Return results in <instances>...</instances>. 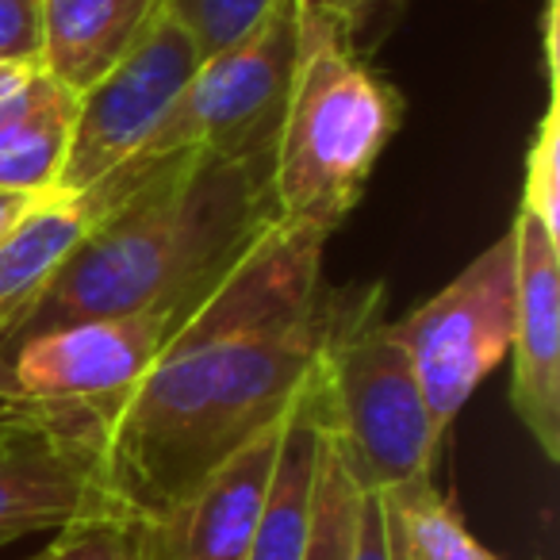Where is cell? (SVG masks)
Segmentation results:
<instances>
[{"mask_svg": "<svg viewBox=\"0 0 560 560\" xmlns=\"http://www.w3.org/2000/svg\"><path fill=\"white\" fill-rule=\"evenodd\" d=\"M327 234L272 223L162 346L101 427V468L127 518H158L280 422L327 335Z\"/></svg>", "mask_w": 560, "mask_h": 560, "instance_id": "cell-1", "label": "cell"}, {"mask_svg": "<svg viewBox=\"0 0 560 560\" xmlns=\"http://www.w3.org/2000/svg\"><path fill=\"white\" fill-rule=\"evenodd\" d=\"M272 223V154L165 158L96 211L0 350L81 319L135 312L188 319Z\"/></svg>", "mask_w": 560, "mask_h": 560, "instance_id": "cell-2", "label": "cell"}, {"mask_svg": "<svg viewBox=\"0 0 560 560\" xmlns=\"http://www.w3.org/2000/svg\"><path fill=\"white\" fill-rule=\"evenodd\" d=\"M404 124V96L350 50V35L296 16V73L272 150L277 219L335 234Z\"/></svg>", "mask_w": 560, "mask_h": 560, "instance_id": "cell-3", "label": "cell"}, {"mask_svg": "<svg viewBox=\"0 0 560 560\" xmlns=\"http://www.w3.org/2000/svg\"><path fill=\"white\" fill-rule=\"evenodd\" d=\"M319 392L330 445L358 491L392 495L434 483L445 434L430 419L404 330L388 319L384 284L330 292Z\"/></svg>", "mask_w": 560, "mask_h": 560, "instance_id": "cell-4", "label": "cell"}, {"mask_svg": "<svg viewBox=\"0 0 560 560\" xmlns=\"http://www.w3.org/2000/svg\"><path fill=\"white\" fill-rule=\"evenodd\" d=\"M296 73V4L277 0V9L238 47L200 62L196 78L162 119L150 142L112 173L101 188L81 196L89 215L158 162L177 154L196 158H254L277 150L280 119Z\"/></svg>", "mask_w": 560, "mask_h": 560, "instance_id": "cell-5", "label": "cell"}, {"mask_svg": "<svg viewBox=\"0 0 560 560\" xmlns=\"http://www.w3.org/2000/svg\"><path fill=\"white\" fill-rule=\"evenodd\" d=\"M514 319H518V261H514L511 231L476 254L419 312L399 319L430 419L442 434L511 353Z\"/></svg>", "mask_w": 560, "mask_h": 560, "instance_id": "cell-6", "label": "cell"}, {"mask_svg": "<svg viewBox=\"0 0 560 560\" xmlns=\"http://www.w3.org/2000/svg\"><path fill=\"white\" fill-rule=\"evenodd\" d=\"M180 323L173 312H135L32 335L0 350V399L89 415L104 427Z\"/></svg>", "mask_w": 560, "mask_h": 560, "instance_id": "cell-7", "label": "cell"}, {"mask_svg": "<svg viewBox=\"0 0 560 560\" xmlns=\"http://www.w3.org/2000/svg\"><path fill=\"white\" fill-rule=\"evenodd\" d=\"M200 62L203 58L196 55L188 35L165 12H158L142 39L96 85L78 93L70 147L55 192L89 196L112 173L124 170L162 127Z\"/></svg>", "mask_w": 560, "mask_h": 560, "instance_id": "cell-8", "label": "cell"}, {"mask_svg": "<svg viewBox=\"0 0 560 560\" xmlns=\"http://www.w3.org/2000/svg\"><path fill=\"white\" fill-rule=\"evenodd\" d=\"M101 514H124L104 488L101 422L27 407L0 430V549Z\"/></svg>", "mask_w": 560, "mask_h": 560, "instance_id": "cell-9", "label": "cell"}, {"mask_svg": "<svg viewBox=\"0 0 560 560\" xmlns=\"http://www.w3.org/2000/svg\"><path fill=\"white\" fill-rule=\"evenodd\" d=\"M284 419L242 445L177 506L158 518H131L135 560H246L284 438Z\"/></svg>", "mask_w": 560, "mask_h": 560, "instance_id": "cell-10", "label": "cell"}, {"mask_svg": "<svg viewBox=\"0 0 560 560\" xmlns=\"http://www.w3.org/2000/svg\"><path fill=\"white\" fill-rule=\"evenodd\" d=\"M518 319L511 338V407L545 460H560V261L557 238L518 211Z\"/></svg>", "mask_w": 560, "mask_h": 560, "instance_id": "cell-11", "label": "cell"}, {"mask_svg": "<svg viewBox=\"0 0 560 560\" xmlns=\"http://www.w3.org/2000/svg\"><path fill=\"white\" fill-rule=\"evenodd\" d=\"M323 453H327V411H323L319 365H315L312 381L304 384L284 419V438H280L277 465H272L246 560H307Z\"/></svg>", "mask_w": 560, "mask_h": 560, "instance_id": "cell-12", "label": "cell"}, {"mask_svg": "<svg viewBox=\"0 0 560 560\" xmlns=\"http://www.w3.org/2000/svg\"><path fill=\"white\" fill-rule=\"evenodd\" d=\"M39 66L70 93H85L142 39L162 0H39Z\"/></svg>", "mask_w": 560, "mask_h": 560, "instance_id": "cell-13", "label": "cell"}, {"mask_svg": "<svg viewBox=\"0 0 560 560\" xmlns=\"http://www.w3.org/2000/svg\"><path fill=\"white\" fill-rule=\"evenodd\" d=\"M93 215L81 196H35L27 211L0 234V342L50 289V280L89 234Z\"/></svg>", "mask_w": 560, "mask_h": 560, "instance_id": "cell-14", "label": "cell"}, {"mask_svg": "<svg viewBox=\"0 0 560 560\" xmlns=\"http://www.w3.org/2000/svg\"><path fill=\"white\" fill-rule=\"evenodd\" d=\"M73 112H78V93L58 85L39 66L24 101L0 124V192H55L58 173H62L66 162V147H70Z\"/></svg>", "mask_w": 560, "mask_h": 560, "instance_id": "cell-15", "label": "cell"}, {"mask_svg": "<svg viewBox=\"0 0 560 560\" xmlns=\"http://www.w3.org/2000/svg\"><path fill=\"white\" fill-rule=\"evenodd\" d=\"M388 560H499L483 549L434 483L381 495Z\"/></svg>", "mask_w": 560, "mask_h": 560, "instance_id": "cell-16", "label": "cell"}, {"mask_svg": "<svg viewBox=\"0 0 560 560\" xmlns=\"http://www.w3.org/2000/svg\"><path fill=\"white\" fill-rule=\"evenodd\" d=\"M272 9L277 0H162V12L188 35L203 62L238 47Z\"/></svg>", "mask_w": 560, "mask_h": 560, "instance_id": "cell-17", "label": "cell"}, {"mask_svg": "<svg viewBox=\"0 0 560 560\" xmlns=\"http://www.w3.org/2000/svg\"><path fill=\"white\" fill-rule=\"evenodd\" d=\"M560 112H557V85L549 89L537 131L529 135L526 150V180H522V203L529 219L545 226L552 238H560Z\"/></svg>", "mask_w": 560, "mask_h": 560, "instance_id": "cell-18", "label": "cell"}, {"mask_svg": "<svg viewBox=\"0 0 560 560\" xmlns=\"http://www.w3.org/2000/svg\"><path fill=\"white\" fill-rule=\"evenodd\" d=\"M358 483L350 480L342 457L335 453L327 434V453H323L319 472V499H315V526L307 560H346L350 557L353 514H358Z\"/></svg>", "mask_w": 560, "mask_h": 560, "instance_id": "cell-19", "label": "cell"}, {"mask_svg": "<svg viewBox=\"0 0 560 560\" xmlns=\"http://www.w3.org/2000/svg\"><path fill=\"white\" fill-rule=\"evenodd\" d=\"M27 560H135V522L127 514H101L50 537L47 549Z\"/></svg>", "mask_w": 560, "mask_h": 560, "instance_id": "cell-20", "label": "cell"}, {"mask_svg": "<svg viewBox=\"0 0 560 560\" xmlns=\"http://www.w3.org/2000/svg\"><path fill=\"white\" fill-rule=\"evenodd\" d=\"M43 9L39 0H0V62L39 66Z\"/></svg>", "mask_w": 560, "mask_h": 560, "instance_id": "cell-21", "label": "cell"}, {"mask_svg": "<svg viewBox=\"0 0 560 560\" xmlns=\"http://www.w3.org/2000/svg\"><path fill=\"white\" fill-rule=\"evenodd\" d=\"M346 560H388V541H384V503L373 491L358 495V514H353L350 557Z\"/></svg>", "mask_w": 560, "mask_h": 560, "instance_id": "cell-22", "label": "cell"}, {"mask_svg": "<svg viewBox=\"0 0 560 560\" xmlns=\"http://www.w3.org/2000/svg\"><path fill=\"white\" fill-rule=\"evenodd\" d=\"M292 4H296L300 20H319V24L338 27L342 35H353L376 0H292Z\"/></svg>", "mask_w": 560, "mask_h": 560, "instance_id": "cell-23", "label": "cell"}, {"mask_svg": "<svg viewBox=\"0 0 560 560\" xmlns=\"http://www.w3.org/2000/svg\"><path fill=\"white\" fill-rule=\"evenodd\" d=\"M39 73V66H20V62H0V124L16 112V104L24 101L27 85Z\"/></svg>", "mask_w": 560, "mask_h": 560, "instance_id": "cell-24", "label": "cell"}, {"mask_svg": "<svg viewBox=\"0 0 560 560\" xmlns=\"http://www.w3.org/2000/svg\"><path fill=\"white\" fill-rule=\"evenodd\" d=\"M35 196H9V192H0V234L9 231L12 223H16L20 215L27 211V203H32Z\"/></svg>", "mask_w": 560, "mask_h": 560, "instance_id": "cell-25", "label": "cell"}, {"mask_svg": "<svg viewBox=\"0 0 560 560\" xmlns=\"http://www.w3.org/2000/svg\"><path fill=\"white\" fill-rule=\"evenodd\" d=\"M27 407L24 404H9V399H0V430L9 427V422H16L20 415H24Z\"/></svg>", "mask_w": 560, "mask_h": 560, "instance_id": "cell-26", "label": "cell"}, {"mask_svg": "<svg viewBox=\"0 0 560 560\" xmlns=\"http://www.w3.org/2000/svg\"><path fill=\"white\" fill-rule=\"evenodd\" d=\"M392 4H404V0H392Z\"/></svg>", "mask_w": 560, "mask_h": 560, "instance_id": "cell-27", "label": "cell"}]
</instances>
